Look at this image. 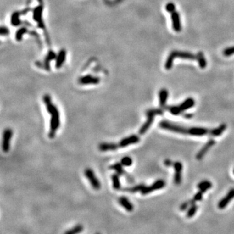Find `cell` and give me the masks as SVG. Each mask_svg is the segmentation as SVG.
I'll return each instance as SVG.
<instances>
[{
    "instance_id": "obj_12",
    "label": "cell",
    "mask_w": 234,
    "mask_h": 234,
    "mask_svg": "<svg viewBox=\"0 0 234 234\" xmlns=\"http://www.w3.org/2000/svg\"><path fill=\"white\" fill-rule=\"evenodd\" d=\"M175 58H180L183 59H188V60H195L197 59V55H194L190 52H181L174 50L170 52Z\"/></svg>"
},
{
    "instance_id": "obj_38",
    "label": "cell",
    "mask_w": 234,
    "mask_h": 234,
    "mask_svg": "<svg viewBox=\"0 0 234 234\" xmlns=\"http://www.w3.org/2000/svg\"><path fill=\"white\" fill-rule=\"evenodd\" d=\"M233 174H234V169H233Z\"/></svg>"
},
{
    "instance_id": "obj_29",
    "label": "cell",
    "mask_w": 234,
    "mask_h": 234,
    "mask_svg": "<svg viewBox=\"0 0 234 234\" xmlns=\"http://www.w3.org/2000/svg\"><path fill=\"white\" fill-rule=\"evenodd\" d=\"M83 230V227L81 224H77V225L75 226L72 229L65 231L66 234H75V233H79L81 232Z\"/></svg>"
},
{
    "instance_id": "obj_23",
    "label": "cell",
    "mask_w": 234,
    "mask_h": 234,
    "mask_svg": "<svg viewBox=\"0 0 234 234\" xmlns=\"http://www.w3.org/2000/svg\"><path fill=\"white\" fill-rule=\"evenodd\" d=\"M197 60L198 61V65L202 69H204L207 66V61L203 53L202 52H198L197 54Z\"/></svg>"
},
{
    "instance_id": "obj_4",
    "label": "cell",
    "mask_w": 234,
    "mask_h": 234,
    "mask_svg": "<svg viewBox=\"0 0 234 234\" xmlns=\"http://www.w3.org/2000/svg\"><path fill=\"white\" fill-rule=\"evenodd\" d=\"M165 186V181L163 180H158L155 181L152 185L150 186H145L141 191V192L143 195L148 194L154 191L163 189Z\"/></svg>"
},
{
    "instance_id": "obj_6",
    "label": "cell",
    "mask_w": 234,
    "mask_h": 234,
    "mask_svg": "<svg viewBox=\"0 0 234 234\" xmlns=\"http://www.w3.org/2000/svg\"><path fill=\"white\" fill-rule=\"evenodd\" d=\"M140 141V138L139 136L136 135H132L129 136H127L125 138H124L120 141L119 143H118L119 148H124L126 147L130 144H136Z\"/></svg>"
},
{
    "instance_id": "obj_22",
    "label": "cell",
    "mask_w": 234,
    "mask_h": 234,
    "mask_svg": "<svg viewBox=\"0 0 234 234\" xmlns=\"http://www.w3.org/2000/svg\"><path fill=\"white\" fill-rule=\"evenodd\" d=\"M211 187H212V184L208 180L202 181L197 185V188L203 193L206 191H207L208 190H209V189H211Z\"/></svg>"
},
{
    "instance_id": "obj_30",
    "label": "cell",
    "mask_w": 234,
    "mask_h": 234,
    "mask_svg": "<svg viewBox=\"0 0 234 234\" xmlns=\"http://www.w3.org/2000/svg\"><path fill=\"white\" fill-rule=\"evenodd\" d=\"M195 203V202L193 200V199H192V200H188V201L185 202H183V203L181 205V206H180V211H185V210H187V209L189 208V207L191 206L192 204H193V203Z\"/></svg>"
},
{
    "instance_id": "obj_31",
    "label": "cell",
    "mask_w": 234,
    "mask_h": 234,
    "mask_svg": "<svg viewBox=\"0 0 234 234\" xmlns=\"http://www.w3.org/2000/svg\"><path fill=\"white\" fill-rule=\"evenodd\" d=\"M164 113V111L162 109H148V111H146V114H151L154 116L155 115H163Z\"/></svg>"
},
{
    "instance_id": "obj_10",
    "label": "cell",
    "mask_w": 234,
    "mask_h": 234,
    "mask_svg": "<svg viewBox=\"0 0 234 234\" xmlns=\"http://www.w3.org/2000/svg\"><path fill=\"white\" fill-rule=\"evenodd\" d=\"M233 198H234V188H232L228 191V192L227 193L226 196L220 200L218 204L219 208L220 209H224Z\"/></svg>"
},
{
    "instance_id": "obj_11",
    "label": "cell",
    "mask_w": 234,
    "mask_h": 234,
    "mask_svg": "<svg viewBox=\"0 0 234 234\" xmlns=\"http://www.w3.org/2000/svg\"><path fill=\"white\" fill-rule=\"evenodd\" d=\"M171 20L172 28L176 32H180L181 30V25L180 22V14L177 11H174L171 13Z\"/></svg>"
},
{
    "instance_id": "obj_21",
    "label": "cell",
    "mask_w": 234,
    "mask_h": 234,
    "mask_svg": "<svg viewBox=\"0 0 234 234\" xmlns=\"http://www.w3.org/2000/svg\"><path fill=\"white\" fill-rule=\"evenodd\" d=\"M226 127L227 126L226 124H222L219 127H217V128L211 130L209 135L211 136H219L226 130Z\"/></svg>"
},
{
    "instance_id": "obj_9",
    "label": "cell",
    "mask_w": 234,
    "mask_h": 234,
    "mask_svg": "<svg viewBox=\"0 0 234 234\" xmlns=\"http://www.w3.org/2000/svg\"><path fill=\"white\" fill-rule=\"evenodd\" d=\"M210 130L201 127H192L188 128V135L192 136H204L210 134Z\"/></svg>"
},
{
    "instance_id": "obj_16",
    "label": "cell",
    "mask_w": 234,
    "mask_h": 234,
    "mask_svg": "<svg viewBox=\"0 0 234 234\" xmlns=\"http://www.w3.org/2000/svg\"><path fill=\"white\" fill-rule=\"evenodd\" d=\"M98 148L102 152H107V151H113L116 149L119 148L118 144L112 143V142H103L101 143Z\"/></svg>"
},
{
    "instance_id": "obj_36",
    "label": "cell",
    "mask_w": 234,
    "mask_h": 234,
    "mask_svg": "<svg viewBox=\"0 0 234 234\" xmlns=\"http://www.w3.org/2000/svg\"><path fill=\"white\" fill-rule=\"evenodd\" d=\"M164 164L165 166H167V167H171L172 165L174 164V163L172 162L171 160L170 159H165L164 161Z\"/></svg>"
},
{
    "instance_id": "obj_19",
    "label": "cell",
    "mask_w": 234,
    "mask_h": 234,
    "mask_svg": "<svg viewBox=\"0 0 234 234\" xmlns=\"http://www.w3.org/2000/svg\"><path fill=\"white\" fill-rule=\"evenodd\" d=\"M194 104H195V101L194 100V99L192 98H187L179 105V107L183 113L185 111H186L190 108H192V107L194 106Z\"/></svg>"
},
{
    "instance_id": "obj_15",
    "label": "cell",
    "mask_w": 234,
    "mask_h": 234,
    "mask_svg": "<svg viewBox=\"0 0 234 234\" xmlns=\"http://www.w3.org/2000/svg\"><path fill=\"white\" fill-rule=\"evenodd\" d=\"M66 58V52L64 50H61L58 52V55L56 57V63L55 67L57 69H59L64 64Z\"/></svg>"
},
{
    "instance_id": "obj_27",
    "label": "cell",
    "mask_w": 234,
    "mask_h": 234,
    "mask_svg": "<svg viewBox=\"0 0 234 234\" xmlns=\"http://www.w3.org/2000/svg\"><path fill=\"white\" fill-rule=\"evenodd\" d=\"M144 187H145V185L144 184H139V185H136V186H134V187H132L124 188V189H123V191L129 192H131V193H134L135 192L141 191Z\"/></svg>"
},
{
    "instance_id": "obj_37",
    "label": "cell",
    "mask_w": 234,
    "mask_h": 234,
    "mask_svg": "<svg viewBox=\"0 0 234 234\" xmlns=\"http://www.w3.org/2000/svg\"><path fill=\"white\" fill-rule=\"evenodd\" d=\"M182 115L185 117V118H186V119H191L192 117L193 116L192 114H183Z\"/></svg>"
},
{
    "instance_id": "obj_2",
    "label": "cell",
    "mask_w": 234,
    "mask_h": 234,
    "mask_svg": "<svg viewBox=\"0 0 234 234\" xmlns=\"http://www.w3.org/2000/svg\"><path fill=\"white\" fill-rule=\"evenodd\" d=\"M159 125L160 128L164 130H167L172 132L184 134V135L188 134V128H185V127L183 126H181L179 125H176L175 124L171 123L169 121H166V120L161 121L159 123Z\"/></svg>"
},
{
    "instance_id": "obj_17",
    "label": "cell",
    "mask_w": 234,
    "mask_h": 234,
    "mask_svg": "<svg viewBox=\"0 0 234 234\" xmlns=\"http://www.w3.org/2000/svg\"><path fill=\"white\" fill-rule=\"evenodd\" d=\"M169 97V92L166 89H162L159 92V105L161 108H164L166 107L167 99Z\"/></svg>"
},
{
    "instance_id": "obj_28",
    "label": "cell",
    "mask_w": 234,
    "mask_h": 234,
    "mask_svg": "<svg viewBox=\"0 0 234 234\" xmlns=\"http://www.w3.org/2000/svg\"><path fill=\"white\" fill-rule=\"evenodd\" d=\"M198 206H197V205L195 204V203L192 204L187 210V214H186V217L187 218L192 217L195 214V213H196V212L198 209Z\"/></svg>"
},
{
    "instance_id": "obj_13",
    "label": "cell",
    "mask_w": 234,
    "mask_h": 234,
    "mask_svg": "<svg viewBox=\"0 0 234 234\" xmlns=\"http://www.w3.org/2000/svg\"><path fill=\"white\" fill-rule=\"evenodd\" d=\"M215 144V141H214L213 139H210L209 140L205 145L203 146V147L200 149V150L198 152V153L196 155V158L198 160H201L203 157L204 155L207 153V152L209 151V150L212 147V146Z\"/></svg>"
},
{
    "instance_id": "obj_8",
    "label": "cell",
    "mask_w": 234,
    "mask_h": 234,
    "mask_svg": "<svg viewBox=\"0 0 234 234\" xmlns=\"http://www.w3.org/2000/svg\"><path fill=\"white\" fill-rule=\"evenodd\" d=\"M100 81V78L92 76L91 75L82 76L78 80V82L81 85H96L98 84Z\"/></svg>"
},
{
    "instance_id": "obj_32",
    "label": "cell",
    "mask_w": 234,
    "mask_h": 234,
    "mask_svg": "<svg viewBox=\"0 0 234 234\" xmlns=\"http://www.w3.org/2000/svg\"><path fill=\"white\" fill-rule=\"evenodd\" d=\"M132 159L130 157H125L121 159V164L125 167H130L132 164Z\"/></svg>"
},
{
    "instance_id": "obj_35",
    "label": "cell",
    "mask_w": 234,
    "mask_h": 234,
    "mask_svg": "<svg viewBox=\"0 0 234 234\" xmlns=\"http://www.w3.org/2000/svg\"><path fill=\"white\" fill-rule=\"evenodd\" d=\"M203 192H202L201 191L199 190V191L195 194V195L193 197V200L194 202H197V201H200L202 200V197H203Z\"/></svg>"
},
{
    "instance_id": "obj_34",
    "label": "cell",
    "mask_w": 234,
    "mask_h": 234,
    "mask_svg": "<svg viewBox=\"0 0 234 234\" xmlns=\"http://www.w3.org/2000/svg\"><path fill=\"white\" fill-rule=\"evenodd\" d=\"M165 9H166V11H167L168 13H172L174 11H175V10H176L175 5L173 3L170 2V3H167V5H166Z\"/></svg>"
},
{
    "instance_id": "obj_14",
    "label": "cell",
    "mask_w": 234,
    "mask_h": 234,
    "mask_svg": "<svg viewBox=\"0 0 234 234\" xmlns=\"http://www.w3.org/2000/svg\"><path fill=\"white\" fill-rule=\"evenodd\" d=\"M146 116H147V120H146L144 124L142 125L141 128H140L139 130V134L140 135H143L144 134L146 131H148V130L150 128V126L152 125L153 122V120H154V115L153 114H146Z\"/></svg>"
},
{
    "instance_id": "obj_3",
    "label": "cell",
    "mask_w": 234,
    "mask_h": 234,
    "mask_svg": "<svg viewBox=\"0 0 234 234\" xmlns=\"http://www.w3.org/2000/svg\"><path fill=\"white\" fill-rule=\"evenodd\" d=\"M85 175L86 178L89 180L91 185L94 189L99 190L101 187L100 181L98 180L93 170L91 169H86L85 170Z\"/></svg>"
},
{
    "instance_id": "obj_18",
    "label": "cell",
    "mask_w": 234,
    "mask_h": 234,
    "mask_svg": "<svg viewBox=\"0 0 234 234\" xmlns=\"http://www.w3.org/2000/svg\"><path fill=\"white\" fill-rule=\"evenodd\" d=\"M119 203L126 211H128L129 212H131L134 209L133 204L125 197H120L119 198Z\"/></svg>"
},
{
    "instance_id": "obj_20",
    "label": "cell",
    "mask_w": 234,
    "mask_h": 234,
    "mask_svg": "<svg viewBox=\"0 0 234 234\" xmlns=\"http://www.w3.org/2000/svg\"><path fill=\"white\" fill-rule=\"evenodd\" d=\"M122 164L121 163H116L113 165H111L110 167V169H112V170H115L117 174H119L120 176H122V175H126V178H128V180H129V181H130V179H131V178L130 176L129 175H128L126 174L125 171L122 168Z\"/></svg>"
},
{
    "instance_id": "obj_1",
    "label": "cell",
    "mask_w": 234,
    "mask_h": 234,
    "mask_svg": "<svg viewBox=\"0 0 234 234\" xmlns=\"http://www.w3.org/2000/svg\"><path fill=\"white\" fill-rule=\"evenodd\" d=\"M51 114L50 120V128L49 132V137L53 139L56 133L57 130L59 128L60 125V115L57 107L55 106L53 109L50 113Z\"/></svg>"
},
{
    "instance_id": "obj_5",
    "label": "cell",
    "mask_w": 234,
    "mask_h": 234,
    "mask_svg": "<svg viewBox=\"0 0 234 234\" xmlns=\"http://www.w3.org/2000/svg\"><path fill=\"white\" fill-rule=\"evenodd\" d=\"M13 130L10 128L5 130L3 135L2 141V149L4 152H8L10 148V141H11L13 136Z\"/></svg>"
},
{
    "instance_id": "obj_25",
    "label": "cell",
    "mask_w": 234,
    "mask_h": 234,
    "mask_svg": "<svg viewBox=\"0 0 234 234\" xmlns=\"http://www.w3.org/2000/svg\"><path fill=\"white\" fill-rule=\"evenodd\" d=\"M164 109L169 111L171 114L174 115H179L182 113V111H181L180 108L179 107V105L178 106H176V105L167 106V105Z\"/></svg>"
},
{
    "instance_id": "obj_7",
    "label": "cell",
    "mask_w": 234,
    "mask_h": 234,
    "mask_svg": "<svg viewBox=\"0 0 234 234\" xmlns=\"http://www.w3.org/2000/svg\"><path fill=\"white\" fill-rule=\"evenodd\" d=\"M173 167L174 169V178L175 184L180 185L181 182V172L183 170V164L180 161L174 163Z\"/></svg>"
},
{
    "instance_id": "obj_26",
    "label": "cell",
    "mask_w": 234,
    "mask_h": 234,
    "mask_svg": "<svg viewBox=\"0 0 234 234\" xmlns=\"http://www.w3.org/2000/svg\"><path fill=\"white\" fill-rule=\"evenodd\" d=\"M175 57L173 56V55L170 53V54L169 55L168 57H167V59L166 60V63L164 64V68L166 70H169L170 69H172V68L173 66V63H174V61L175 59Z\"/></svg>"
},
{
    "instance_id": "obj_24",
    "label": "cell",
    "mask_w": 234,
    "mask_h": 234,
    "mask_svg": "<svg viewBox=\"0 0 234 234\" xmlns=\"http://www.w3.org/2000/svg\"><path fill=\"white\" fill-rule=\"evenodd\" d=\"M119 174H114L112 175V181H113V187L115 190H119L121 188V185L120 181Z\"/></svg>"
},
{
    "instance_id": "obj_33",
    "label": "cell",
    "mask_w": 234,
    "mask_h": 234,
    "mask_svg": "<svg viewBox=\"0 0 234 234\" xmlns=\"http://www.w3.org/2000/svg\"><path fill=\"white\" fill-rule=\"evenodd\" d=\"M234 54V46L227 47L223 51V55L226 57L231 56Z\"/></svg>"
}]
</instances>
